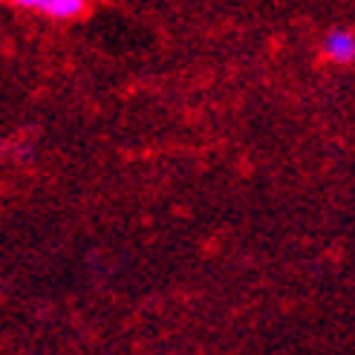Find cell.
I'll return each instance as SVG.
<instances>
[{
  "mask_svg": "<svg viewBox=\"0 0 355 355\" xmlns=\"http://www.w3.org/2000/svg\"><path fill=\"white\" fill-rule=\"evenodd\" d=\"M9 3L52 17V21H78L90 9V0H9Z\"/></svg>",
  "mask_w": 355,
  "mask_h": 355,
  "instance_id": "cell-1",
  "label": "cell"
},
{
  "mask_svg": "<svg viewBox=\"0 0 355 355\" xmlns=\"http://www.w3.org/2000/svg\"><path fill=\"white\" fill-rule=\"evenodd\" d=\"M321 52L329 64H338V67H347L355 61V35L344 26H335L324 35V44H321Z\"/></svg>",
  "mask_w": 355,
  "mask_h": 355,
  "instance_id": "cell-2",
  "label": "cell"
}]
</instances>
